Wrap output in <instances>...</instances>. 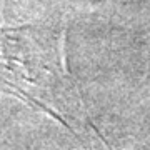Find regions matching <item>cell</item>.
Here are the masks:
<instances>
[{"label": "cell", "mask_w": 150, "mask_h": 150, "mask_svg": "<svg viewBox=\"0 0 150 150\" xmlns=\"http://www.w3.org/2000/svg\"><path fill=\"white\" fill-rule=\"evenodd\" d=\"M7 85L10 87V88H13V90H8V88H0V90H2V92H7V93H12V95H15V97H17V95H20V97H23V98H27V100H28L30 103H35V105H37L38 108H42V110H43L45 113H48V115H52V117H54L55 120H59V122L62 123V125H64L65 129L72 130V127H70L69 123H67V122L64 120V117H60L59 113H57V112H54V110H52L50 107H47V105H43V103L40 102V100H37L35 97H32L30 93H27L25 90H20L18 87H15L13 83H10V82H7Z\"/></svg>", "instance_id": "1"}, {"label": "cell", "mask_w": 150, "mask_h": 150, "mask_svg": "<svg viewBox=\"0 0 150 150\" xmlns=\"http://www.w3.org/2000/svg\"><path fill=\"white\" fill-rule=\"evenodd\" d=\"M65 43H67V30L62 32L59 40V47H60V62H62V69H64L65 77L70 79V72H69V64H67V48H65Z\"/></svg>", "instance_id": "2"}, {"label": "cell", "mask_w": 150, "mask_h": 150, "mask_svg": "<svg viewBox=\"0 0 150 150\" xmlns=\"http://www.w3.org/2000/svg\"><path fill=\"white\" fill-rule=\"evenodd\" d=\"M27 28H32V25H18V27H0V33L20 32V30H27Z\"/></svg>", "instance_id": "3"}]
</instances>
